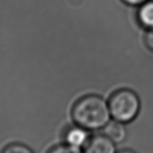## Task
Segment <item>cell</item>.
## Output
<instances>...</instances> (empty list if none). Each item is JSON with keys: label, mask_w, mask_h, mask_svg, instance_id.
<instances>
[{"label": "cell", "mask_w": 153, "mask_h": 153, "mask_svg": "<svg viewBox=\"0 0 153 153\" xmlns=\"http://www.w3.org/2000/svg\"><path fill=\"white\" fill-rule=\"evenodd\" d=\"M71 117L75 125L88 131L102 130L111 119L108 102L94 94L82 97L74 104Z\"/></svg>", "instance_id": "obj_1"}, {"label": "cell", "mask_w": 153, "mask_h": 153, "mask_svg": "<svg viewBox=\"0 0 153 153\" xmlns=\"http://www.w3.org/2000/svg\"><path fill=\"white\" fill-rule=\"evenodd\" d=\"M108 106L111 118L125 125L137 118L140 111L141 102L135 92L123 88L111 94Z\"/></svg>", "instance_id": "obj_2"}, {"label": "cell", "mask_w": 153, "mask_h": 153, "mask_svg": "<svg viewBox=\"0 0 153 153\" xmlns=\"http://www.w3.org/2000/svg\"><path fill=\"white\" fill-rule=\"evenodd\" d=\"M90 137L88 130L77 125L68 127L63 134V140L65 143L81 149H84Z\"/></svg>", "instance_id": "obj_3"}, {"label": "cell", "mask_w": 153, "mask_h": 153, "mask_svg": "<svg viewBox=\"0 0 153 153\" xmlns=\"http://www.w3.org/2000/svg\"><path fill=\"white\" fill-rule=\"evenodd\" d=\"M83 151L84 153H117L116 144L103 134L92 136Z\"/></svg>", "instance_id": "obj_4"}, {"label": "cell", "mask_w": 153, "mask_h": 153, "mask_svg": "<svg viewBox=\"0 0 153 153\" xmlns=\"http://www.w3.org/2000/svg\"><path fill=\"white\" fill-rule=\"evenodd\" d=\"M102 130L103 134L116 144L121 143L127 137V130L125 124L115 120H111Z\"/></svg>", "instance_id": "obj_5"}, {"label": "cell", "mask_w": 153, "mask_h": 153, "mask_svg": "<svg viewBox=\"0 0 153 153\" xmlns=\"http://www.w3.org/2000/svg\"><path fill=\"white\" fill-rule=\"evenodd\" d=\"M137 20L147 30L153 29V0H148L139 6Z\"/></svg>", "instance_id": "obj_6"}, {"label": "cell", "mask_w": 153, "mask_h": 153, "mask_svg": "<svg viewBox=\"0 0 153 153\" xmlns=\"http://www.w3.org/2000/svg\"><path fill=\"white\" fill-rule=\"evenodd\" d=\"M0 153H34V152L24 143H12L3 147Z\"/></svg>", "instance_id": "obj_7"}, {"label": "cell", "mask_w": 153, "mask_h": 153, "mask_svg": "<svg viewBox=\"0 0 153 153\" xmlns=\"http://www.w3.org/2000/svg\"><path fill=\"white\" fill-rule=\"evenodd\" d=\"M47 153H84V151L81 148L72 147L63 143L51 147Z\"/></svg>", "instance_id": "obj_8"}, {"label": "cell", "mask_w": 153, "mask_h": 153, "mask_svg": "<svg viewBox=\"0 0 153 153\" xmlns=\"http://www.w3.org/2000/svg\"><path fill=\"white\" fill-rule=\"evenodd\" d=\"M144 40L147 47L153 52V29L147 30V32L145 34Z\"/></svg>", "instance_id": "obj_9"}, {"label": "cell", "mask_w": 153, "mask_h": 153, "mask_svg": "<svg viewBox=\"0 0 153 153\" xmlns=\"http://www.w3.org/2000/svg\"><path fill=\"white\" fill-rule=\"evenodd\" d=\"M125 4L130 6H141L143 3H146L148 0H122Z\"/></svg>", "instance_id": "obj_10"}, {"label": "cell", "mask_w": 153, "mask_h": 153, "mask_svg": "<svg viewBox=\"0 0 153 153\" xmlns=\"http://www.w3.org/2000/svg\"><path fill=\"white\" fill-rule=\"evenodd\" d=\"M117 153H137V152H135L134 151L130 150V149H124V150L117 152Z\"/></svg>", "instance_id": "obj_11"}]
</instances>
